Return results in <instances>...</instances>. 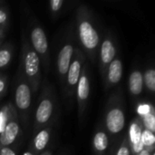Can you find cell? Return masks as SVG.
<instances>
[{
  "mask_svg": "<svg viewBox=\"0 0 155 155\" xmlns=\"http://www.w3.org/2000/svg\"><path fill=\"white\" fill-rule=\"evenodd\" d=\"M94 155H110V136L103 127H98L93 136Z\"/></svg>",
  "mask_w": 155,
  "mask_h": 155,
  "instance_id": "9a60e30c",
  "label": "cell"
},
{
  "mask_svg": "<svg viewBox=\"0 0 155 155\" xmlns=\"http://www.w3.org/2000/svg\"><path fill=\"white\" fill-rule=\"evenodd\" d=\"M5 31H6V29H5V28L0 27V40H3V39L5 38Z\"/></svg>",
  "mask_w": 155,
  "mask_h": 155,
  "instance_id": "83f0119b",
  "label": "cell"
},
{
  "mask_svg": "<svg viewBox=\"0 0 155 155\" xmlns=\"http://www.w3.org/2000/svg\"><path fill=\"white\" fill-rule=\"evenodd\" d=\"M0 155H17L15 151L12 147H1L0 146Z\"/></svg>",
  "mask_w": 155,
  "mask_h": 155,
  "instance_id": "484cf974",
  "label": "cell"
},
{
  "mask_svg": "<svg viewBox=\"0 0 155 155\" xmlns=\"http://www.w3.org/2000/svg\"><path fill=\"white\" fill-rule=\"evenodd\" d=\"M32 90L23 74L18 70L17 76L15 84V92H14V102L13 104L17 112L18 116L23 119V121L26 120L27 115L30 112V107L32 104Z\"/></svg>",
  "mask_w": 155,
  "mask_h": 155,
  "instance_id": "8992f818",
  "label": "cell"
},
{
  "mask_svg": "<svg viewBox=\"0 0 155 155\" xmlns=\"http://www.w3.org/2000/svg\"><path fill=\"white\" fill-rule=\"evenodd\" d=\"M123 74H124V64L122 59L121 57L116 56L109 64L106 70L104 78L105 89L109 90L115 87L122 81Z\"/></svg>",
  "mask_w": 155,
  "mask_h": 155,
  "instance_id": "7c38bea8",
  "label": "cell"
},
{
  "mask_svg": "<svg viewBox=\"0 0 155 155\" xmlns=\"http://www.w3.org/2000/svg\"><path fill=\"white\" fill-rule=\"evenodd\" d=\"M85 62H86V56L84 53L81 50L80 47H76L65 76L64 84L63 86L66 97L68 98L74 97L77 83L81 76Z\"/></svg>",
  "mask_w": 155,
  "mask_h": 155,
  "instance_id": "52a82bcc",
  "label": "cell"
},
{
  "mask_svg": "<svg viewBox=\"0 0 155 155\" xmlns=\"http://www.w3.org/2000/svg\"><path fill=\"white\" fill-rule=\"evenodd\" d=\"M152 155H155V151L153 153H152Z\"/></svg>",
  "mask_w": 155,
  "mask_h": 155,
  "instance_id": "1f68e13d",
  "label": "cell"
},
{
  "mask_svg": "<svg viewBox=\"0 0 155 155\" xmlns=\"http://www.w3.org/2000/svg\"><path fill=\"white\" fill-rule=\"evenodd\" d=\"M143 71L138 68L132 70L128 79V89L133 97H138L143 91Z\"/></svg>",
  "mask_w": 155,
  "mask_h": 155,
  "instance_id": "e0dca14e",
  "label": "cell"
},
{
  "mask_svg": "<svg viewBox=\"0 0 155 155\" xmlns=\"http://www.w3.org/2000/svg\"><path fill=\"white\" fill-rule=\"evenodd\" d=\"M21 60L19 71L31 87L32 93L35 94L41 87L42 73L41 60L30 45L26 37H22Z\"/></svg>",
  "mask_w": 155,
  "mask_h": 155,
  "instance_id": "7a4b0ae2",
  "label": "cell"
},
{
  "mask_svg": "<svg viewBox=\"0 0 155 155\" xmlns=\"http://www.w3.org/2000/svg\"><path fill=\"white\" fill-rule=\"evenodd\" d=\"M7 87H8L7 77L4 74H0V98L5 94V93L7 91Z\"/></svg>",
  "mask_w": 155,
  "mask_h": 155,
  "instance_id": "d4e9b609",
  "label": "cell"
},
{
  "mask_svg": "<svg viewBox=\"0 0 155 155\" xmlns=\"http://www.w3.org/2000/svg\"><path fill=\"white\" fill-rule=\"evenodd\" d=\"M143 130V127L139 118L134 119L129 126V131L126 135L129 140L132 155H137L143 149L142 145V142H141Z\"/></svg>",
  "mask_w": 155,
  "mask_h": 155,
  "instance_id": "4fadbf2b",
  "label": "cell"
},
{
  "mask_svg": "<svg viewBox=\"0 0 155 155\" xmlns=\"http://www.w3.org/2000/svg\"><path fill=\"white\" fill-rule=\"evenodd\" d=\"M39 155H53V153H52L50 151H46V150H45V152H43L42 153H40Z\"/></svg>",
  "mask_w": 155,
  "mask_h": 155,
  "instance_id": "f1b7e54d",
  "label": "cell"
},
{
  "mask_svg": "<svg viewBox=\"0 0 155 155\" xmlns=\"http://www.w3.org/2000/svg\"><path fill=\"white\" fill-rule=\"evenodd\" d=\"M14 49L10 44H2L0 45V70L6 68L12 61Z\"/></svg>",
  "mask_w": 155,
  "mask_h": 155,
  "instance_id": "ffe728a7",
  "label": "cell"
},
{
  "mask_svg": "<svg viewBox=\"0 0 155 155\" xmlns=\"http://www.w3.org/2000/svg\"><path fill=\"white\" fill-rule=\"evenodd\" d=\"M30 45L34 49V51L37 54L41 60L42 66L44 67L45 71H49L50 69V50H49V44L46 34L43 27L37 24L33 23L30 25L29 29V40Z\"/></svg>",
  "mask_w": 155,
  "mask_h": 155,
  "instance_id": "5b68a950",
  "label": "cell"
},
{
  "mask_svg": "<svg viewBox=\"0 0 155 155\" xmlns=\"http://www.w3.org/2000/svg\"><path fill=\"white\" fill-rule=\"evenodd\" d=\"M91 93V77H90V70H89V64L87 62H85L81 76L79 78V81L76 85L75 89V98L77 102V107H78V118L79 121L82 122L84 120V117L86 113L89 97Z\"/></svg>",
  "mask_w": 155,
  "mask_h": 155,
  "instance_id": "ba28073f",
  "label": "cell"
},
{
  "mask_svg": "<svg viewBox=\"0 0 155 155\" xmlns=\"http://www.w3.org/2000/svg\"><path fill=\"white\" fill-rule=\"evenodd\" d=\"M75 25L81 50L93 64H95L102 35L94 15L86 5L83 4L77 8Z\"/></svg>",
  "mask_w": 155,
  "mask_h": 155,
  "instance_id": "6da1fadb",
  "label": "cell"
},
{
  "mask_svg": "<svg viewBox=\"0 0 155 155\" xmlns=\"http://www.w3.org/2000/svg\"><path fill=\"white\" fill-rule=\"evenodd\" d=\"M114 155H132V151L127 136H125L123 139Z\"/></svg>",
  "mask_w": 155,
  "mask_h": 155,
  "instance_id": "603a6c76",
  "label": "cell"
},
{
  "mask_svg": "<svg viewBox=\"0 0 155 155\" xmlns=\"http://www.w3.org/2000/svg\"><path fill=\"white\" fill-rule=\"evenodd\" d=\"M69 4L70 2L64 0H50L48 5L51 15L54 18H58L67 9L66 5H69Z\"/></svg>",
  "mask_w": 155,
  "mask_h": 155,
  "instance_id": "44dd1931",
  "label": "cell"
},
{
  "mask_svg": "<svg viewBox=\"0 0 155 155\" xmlns=\"http://www.w3.org/2000/svg\"><path fill=\"white\" fill-rule=\"evenodd\" d=\"M15 113H16V110L12 102L0 106V135L3 133L7 122Z\"/></svg>",
  "mask_w": 155,
  "mask_h": 155,
  "instance_id": "d6986e66",
  "label": "cell"
},
{
  "mask_svg": "<svg viewBox=\"0 0 155 155\" xmlns=\"http://www.w3.org/2000/svg\"><path fill=\"white\" fill-rule=\"evenodd\" d=\"M0 4H1V2H0Z\"/></svg>",
  "mask_w": 155,
  "mask_h": 155,
  "instance_id": "d6a6232c",
  "label": "cell"
},
{
  "mask_svg": "<svg viewBox=\"0 0 155 155\" xmlns=\"http://www.w3.org/2000/svg\"><path fill=\"white\" fill-rule=\"evenodd\" d=\"M137 113L143 129L154 134L155 114L153 105L150 103H141L137 107Z\"/></svg>",
  "mask_w": 155,
  "mask_h": 155,
  "instance_id": "2e32d148",
  "label": "cell"
},
{
  "mask_svg": "<svg viewBox=\"0 0 155 155\" xmlns=\"http://www.w3.org/2000/svg\"><path fill=\"white\" fill-rule=\"evenodd\" d=\"M141 142H142V145H143V149H145L147 151H150V152L155 151L154 134H153V133L143 129V133H142Z\"/></svg>",
  "mask_w": 155,
  "mask_h": 155,
  "instance_id": "7402d4cb",
  "label": "cell"
},
{
  "mask_svg": "<svg viewBox=\"0 0 155 155\" xmlns=\"http://www.w3.org/2000/svg\"><path fill=\"white\" fill-rule=\"evenodd\" d=\"M2 44H3V40H0V45H1Z\"/></svg>",
  "mask_w": 155,
  "mask_h": 155,
  "instance_id": "4dcf8cb0",
  "label": "cell"
},
{
  "mask_svg": "<svg viewBox=\"0 0 155 155\" xmlns=\"http://www.w3.org/2000/svg\"><path fill=\"white\" fill-rule=\"evenodd\" d=\"M56 96L51 84L45 80L42 84L41 94L38 104L35 112L34 132L35 133L41 128L50 126L54 121L57 109Z\"/></svg>",
  "mask_w": 155,
  "mask_h": 155,
  "instance_id": "277c9868",
  "label": "cell"
},
{
  "mask_svg": "<svg viewBox=\"0 0 155 155\" xmlns=\"http://www.w3.org/2000/svg\"><path fill=\"white\" fill-rule=\"evenodd\" d=\"M76 47L77 46L72 39H67L59 49L56 59V71L59 81L63 86Z\"/></svg>",
  "mask_w": 155,
  "mask_h": 155,
  "instance_id": "30bf717a",
  "label": "cell"
},
{
  "mask_svg": "<svg viewBox=\"0 0 155 155\" xmlns=\"http://www.w3.org/2000/svg\"><path fill=\"white\" fill-rule=\"evenodd\" d=\"M117 56V45L112 33H105L102 38L97 54V61L101 76L104 80L106 70L112 61Z\"/></svg>",
  "mask_w": 155,
  "mask_h": 155,
  "instance_id": "9c48e42d",
  "label": "cell"
},
{
  "mask_svg": "<svg viewBox=\"0 0 155 155\" xmlns=\"http://www.w3.org/2000/svg\"><path fill=\"white\" fill-rule=\"evenodd\" d=\"M143 86L146 91L153 95L155 92V70L153 64H149L143 72Z\"/></svg>",
  "mask_w": 155,
  "mask_h": 155,
  "instance_id": "ac0fdd59",
  "label": "cell"
},
{
  "mask_svg": "<svg viewBox=\"0 0 155 155\" xmlns=\"http://www.w3.org/2000/svg\"><path fill=\"white\" fill-rule=\"evenodd\" d=\"M22 155H35V154H34L31 151L27 150V151H25V153H24Z\"/></svg>",
  "mask_w": 155,
  "mask_h": 155,
  "instance_id": "f546056e",
  "label": "cell"
},
{
  "mask_svg": "<svg viewBox=\"0 0 155 155\" xmlns=\"http://www.w3.org/2000/svg\"><path fill=\"white\" fill-rule=\"evenodd\" d=\"M153 152H154V151H153ZM153 152H150V151H147V150H145V149H143V150H142L137 155H152V153H153Z\"/></svg>",
  "mask_w": 155,
  "mask_h": 155,
  "instance_id": "4316f807",
  "label": "cell"
},
{
  "mask_svg": "<svg viewBox=\"0 0 155 155\" xmlns=\"http://www.w3.org/2000/svg\"><path fill=\"white\" fill-rule=\"evenodd\" d=\"M9 24V13L6 8L0 6V27L7 28Z\"/></svg>",
  "mask_w": 155,
  "mask_h": 155,
  "instance_id": "cb8c5ba5",
  "label": "cell"
},
{
  "mask_svg": "<svg viewBox=\"0 0 155 155\" xmlns=\"http://www.w3.org/2000/svg\"><path fill=\"white\" fill-rule=\"evenodd\" d=\"M52 129L51 126H46L35 132V134L30 143L29 151L35 155H39L45 151L51 139Z\"/></svg>",
  "mask_w": 155,
  "mask_h": 155,
  "instance_id": "5bb4252c",
  "label": "cell"
},
{
  "mask_svg": "<svg viewBox=\"0 0 155 155\" xmlns=\"http://www.w3.org/2000/svg\"><path fill=\"white\" fill-rule=\"evenodd\" d=\"M21 134V126L17 112L15 113L7 122L3 133L0 135L1 147H12L18 140Z\"/></svg>",
  "mask_w": 155,
  "mask_h": 155,
  "instance_id": "8fae6325",
  "label": "cell"
},
{
  "mask_svg": "<svg viewBox=\"0 0 155 155\" xmlns=\"http://www.w3.org/2000/svg\"><path fill=\"white\" fill-rule=\"evenodd\" d=\"M104 129L109 136L117 137L125 128V110L121 91L113 93L105 105Z\"/></svg>",
  "mask_w": 155,
  "mask_h": 155,
  "instance_id": "3957f363",
  "label": "cell"
}]
</instances>
